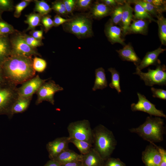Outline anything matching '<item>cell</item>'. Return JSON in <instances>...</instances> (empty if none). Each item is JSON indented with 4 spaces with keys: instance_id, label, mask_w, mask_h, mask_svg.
Returning <instances> with one entry per match:
<instances>
[{
    "instance_id": "obj_48",
    "label": "cell",
    "mask_w": 166,
    "mask_h": 166,
    "mask_svg": "<svg viewBox=\"0 0 166 166\" xmlns=\"http://www.w3.org/2000/svg\"><path fill=\"white\" fill-rule=\"evenodd\" d=\"M30 33L31 36L38 40L41 41L43 38V31L42 30H32Z\"/></svg>"
},
{
    "instance_id": "obj_3",
    "label": "cell",
    "mask_w": 166,
    "mask_h": 166,
    "mask_svg": "<svg viewBox=\"0 0 166 166\" xmlns=\"http://www.w3.org/2000/svg\"><path fill=\"white\" fill-rule=\"evenodd\" d=\"M164 120L160 117H147L145 121L137 128L129 129L132 133L138 134L144 140L154 143L163 140L164 127Z\"/></svg>"
},
{
    "instance_id": "obj_42",
    "label": "cell",
    "mask_w": 166,
    "mask_h": 166,
    "mask_svg": "<svg viewBox=\"0 0 166 166\" xmlns=\"http://www.w3.org/2000/svg\"><path fill=\"white\" fill-rule=\"evenodd\" d=\"M13 27L7 23L0 30V38L8 37V35L14 32Z\"/></svg>"
},
{
    "instance_id": "obj_10",
    "label": "cell",
    "mask_w": 166,
    "mask_h": 166,
    "mask_svg": "<svg viewBox=\"0 0 166 166\" xmlns=\"http://www.w3.org/2000/svg\"><path fill=\"white\" fill-rule=\"evenodd\" d=\"M11 54H16L27 56H39L36 49L29 45L24 41L21 35L18 36L10 40Z\"/></svg>"
},
{
    "instance_id": "obj_16",
    "label": "cell",
    "mask_w": 166,
    "mask_h": 166,
    "mask_svg": "<svg viewBox=\"0 0 166 166\" xmlns=\"http://www.w3.org/2000/svg\"><path fill=\"white\" fill-rule=\"evenodd\" d=\"M116 51L120 58L123 61L133 62L137 67L141 60L137 55L130 43L126 44L123 48Z\"/></svg>"
},
{
    "instance_id": "obj_28",
    "label": "cell",
    "mask_w": 166,
    "mask_h": 166,
    "mask_svg": "<svg viewBox=\"0 0 166 166\" xmlns=\"http://www.w3.org/2000/svg\"><path fill=\"white\" fill-rule=\"evenodd\" d=\"M127 1L130 4H138L140 5L152 16L157 18L159 15L162 14V13L153 6L144 0H127Z\"/></svg>"
},
{
    "instance_id": "obj_27",
    "label": "cell",
    "mask_w": 166,
    "mask_h": 166,
    "mask_svg": "<svg viewBox=\"0 0 166 166\" xmlns=\"http://www.w3.org/2000/svg\"><path fill=\"white\" fill-rule=\"evenodd\" d=\"M158 26V35L162 45H166V19L162 14L157 17Z\"/></svg>"
},
{
    "instance_id": "obj_26",
    "label": "cell",
    "mask_w": 166,
    "mask_h": 166,
    "mask_svg": "<svg viewBox=\"0 0 166 166\" xmlns=\"http://www.w3.org/2000/svg\"><path fill=\"white\" fill-rule=\"evenodd\" d=\"M26 18L25 21L28 26L26 31L34 30L37 26L42 25L41 24L42 17L38 13H32L26 15Z\"/></svg>"
},
{
    "instance_id": "obj_51",
    "label": "cell",
    "mask_w": 166,
    "mask_h": 166,
    "mask_svg": "<svg viewBox=\"0 0 166 166\" xmlns=\"http://www.w3.org/2000/svg\"><path fill=\"white\" fill-rule=\"evenodd\" d=\"M5 81L2 65L0 63V83L3 82Z\"/></svg>"
},
{
    "instance_id": "obj_32",
    "label": "cell",
    "mask_w": 166,
    "mask_h": 166,
    "mask_svg": "<svg viewBox=\"0 0 166 166\" xmlns=\"http://www.w3.org/2000/svg\"><path fill=\"white\" fill-rule=\"evenodd\" d=\"M108 71L111 73L112 76L111 81L109 85V86L112 89H115L119 93L121 92L120 85L119 73L114 68H109Z\"/></svg>"
},
{
    "instance_id": "obj_45",
    "label": "cell",
    "mask_w": 166,
    "mask_h": 166,
    "mask_svg": "<svg viewBox=\"0 0 166 166\" xmlns=\"http://www.w3.org/2000/svg\"><path fill=\"white\" fill-rule=\"evenodd\" d=\"M92 1L91 0H78L76 1V5L79 8L85 9L90 6Z\"/></svg>"
},
{
    "instance_id": "obj_2",
    "label": "cell",
    "mask_w": 166,
    "mask_h": 166,
    "mask_svg": "<svg viewBox=\"0 0 166 166\" xmlns=\"http://www.w3.org/2000/svg\"><path fill=\"white\" fill-rule=\"evenodd\" d=\"M93 130V148L105 161L115 149L117 140L112 132L103 125H98Z\"/></svg>"
},
{
    "instance_id": "obj_25",
    "label": "cell",
    "mask_w": 166,
    "mask_h": 166,
    "mask_svg": "<svg viewBox=\"0 0 166 166\" xmlns=\"http://www.w3.org/2000/svg\"><path fill=\"white\" fill-rule=\"evenodd\" d=\"M134 4L133 19L147 20L150 22H156V20L154 19L152 16L146 11L141 5L138 4Z\"/></svg>"
},
{
    "instance_id": "obj_5",
    "label": "cell",
    "mask_w": 166,
    "mask_h": 166,
    "mask_svg": "<svg viewBox=\"0 0 166 166\" xmlns=\"http://www.w3.org/2000/svg\"><path fill=\"white\" fill-rule=\"evenodd\" d=\"M18 97L17 86L6 81L0 83V115L9 117L11 107Z\"/></svg>"
},
{
    "instance_id": "obj_30",
    "label": "cell",
    "mask_w": 166,
    "mask_h": 166,
    "mask_svg": "<svg viewBox=\"0 0 166 166\" xmlns=\"http://www.w3.org/2000/svg\"><path fill=\"white\" fill-rule=\"evenodd\" d=\"M69 138V143L73 144L82 155L87 153L93 147V144L87 142Z\"/></svg>"
},
{
    "instance_id": "obj_9",
    "label": "cell",
    "mask_w": 166,
    "mask_h": 166,
    "mask_svg": "<svg viewBox=\"0 0 166 166\" xmlns=\"http://www.w3.org/2000/svg\"><path fill=\"white\" fill-rule=\"evenodd\" d=\"M138 101L136 103H133L131 105L133 111H140L152 116L166 118V115L162 110L157 109L155 105L151 103L143 95L137 93Z\"/></svg>"
},
{
    "instance_id": "obj_44",
    "label": "cell",
    "mask_w": 166,
    "mask_h": 166,
    "mask_svg": "<svg viewBox=\"0 0 166 166\" xmlns=\"http://www.w3.org/2000/svg\"><path fill=\"white\" fill-rule=\"evenodd\" d=\"M67 13H71L76 6V1L65 0L63 1Z\"/></svg>"
},
{
    "instance_id": "obj_12",
    "label": "cell",
    "mask_w": 166,
    "mask_h": 166,
    "mask_svg": "<svg viewBox=\"0 0 166 166\" xmlns=\"http://www.w3.org/2000/svg\"><path fill=\"white\" fill-rule=\"evenodd\" d=\"M142 160L145 166H159L161 156L157 146L150 143L142 152Z\"/></svg>"
},
{
    "instance_id": "obj_19",
    "label": "cell",
    "mask_w": 166,
    "mask_h": 166,
    "mask_svg": "<svg viewBox=\"0 0 166 166\" xmlns=\"http://www.w3.org/2000/svg\"><path fill=\"white\" fill-rule=\"evenodd\" d=\"M32 98L18 96L11 107L8 118H11L15 114L25 112L28 108Z\"/></svg>"
},
{
    "instance_id": "obj_14",
    "label": "cell",
    "mask_w": 166,
    "mask_h": 166,
    "mask_svg": "<svg viewBox=\"0 0 166 166\" xmlns=\"http://www.w3.org/2000/svg\"><path fill=\"white\" fill-rule=\"evenodd\" d=\"M105 32L108 40L112 44L118 43L124 46L126 45L121 26L114 25L109 20L106 24Z\"/></svg>"
},
{
    "instance_id": "obj_53",
    "label": "cell",
    "mask_w": 166,
    "mask_h": 166,
    "mask_svg": "<svg viewBox=\"0 0 166 166\" xmlns=\"http://www.w3.org/2000/svg\"><path fill=\"white\" fill-rule=\"evenodd\" d=\"M3 12L0 10V18H1L2 14Z\"/></svg>"
},
{
    "instance_id": "obj_24",
    "label": "cell",
    "mask_w": 166,
    "mask_h": 166,
    "mask_svg": "<svg viewBox=\"0 0 166 166\" xmlns=\"http://www.w3.org/2000/svg\"><path fill=\"white\" fill-rule=\"evenodd\" d=\"M11 55V47L8 36L0 38V63Z\"/></svg>"
},
{
    "instance_id": "obj_8",
    "label": "cell",
    "mask_w": 166,
    "mask_h": 166,
    "mask_svg": "<svg viewBox=\"0 0 166 166\" xmlns=\"http://www.w3.org/2000/svg\"><path fill=\"white\" fill-rule=\"evenodd\" d=\"M63 90L62 87L56 84L53 80L45 81L41 85L36 93L37 98L36 105H38L43 101H47L54 105L55 94Z\"/></svg>"
},
{
    "instance_id": "obj_22",
    "label": "cell",
    "mask_w": 166,
    "mask_h": 166,
    "mask_svg": "<svg viewBox=\"0 0 166 166\" xmlns=\"http://www.w3.org/2000/svg\"><path fill=\"white\" fill-rule=\"evenodd\" d=\"M101 2L96 3L91 10L92 15L96 18L101 19L110 15L112 11L113 8Z\"/></svg>"
},
{
    "instance_id": "obj_52",
    "label": "cell",
    "mask_w": 166,
    "mask_h": 166,
    "mask_svg": "<svg viewBox=\"0 0 166 166\" xmlns=\"http://www.w3.org/2000/svg\"><path fill=\"white\" fill-rule=\"evenodd\" d=\"M7 23L6 22L2 20L1 18H0V30Z\"/></svg>"
},
{
    "instance_id": "obj_43",
    "label": "cell",
    "mask_w": 166,
    "mask_h": 166,
    "mask_svg": "<svg viewBox=\"0 0 166 166\" xmlns=\"http://www.w3.org/2000/svg\"><path fill=\"white\" fill-rule=\"evenodd\" d=\"M125 1L121 0H103L101 2L113 9L118 5L124 4Z\"/></svg>"
},
{
    "instance_id": "obj_50",
    "label": "cell",
    "mask_w": 166,
    "mask_h": 166,
    "mask_svg": "<svg viewBox=\"0 0 166 166\" xmlns=\"http://www.w3.org/2000/svg\"><path fill=\"white\" fill-rule=\"evenodd\" d=\"M43 166H61V165L60 163L54 160L50 159Z\"/></svg>"
},
{
    "instance_id": "obj_35",
    "label": "cell",
    "mask_w": 166,
    "mask_h": 166,
    "mask_svg": "<svg viewBox=\"0 0 166 166\" xmlns=\"http://www.w3.org/2000/svg\"><path fill=\"white\" fill-rule=\"evenodd\" d=\"M31 2V0H23L17 4L15 6L14 17L16 18H19L22 11L29 5Z\"/></svg>"
},
{
    "instance_id": "obj_36",
    "label": "cell",
    "mask_w": 166,
    "mask_h": 166,
    "mask_svg": "<svg viewBox=\"0 0 166 166\" xmlns=\"http://www.w3.org/2000/svg\"><path fill=\"white\" fill-rule=\"evenodd\" d=\"M155 7L162 13L166 11V1L163 0H144Z\"/></svg>"
},
{
    "instance_id": "obj_47",
    "label": "cell",
    "mask_w": 166,
    "mask_h": 166,
    "mask_svg": "<svg viewBox=\"0 0 166 166\" xmlns=\"http://www.w3.org/2000/svg\"><path fill=\"white\" fill-rule=\"evenodd\" d=\"M161 156V160L159 166H166V151L162 147L157 146Z\"/></svg>"
},
{
    "instance_id": "obj_21",
    "label": "cell",
    "mask_w": 166,
    "mask_h": 166,
    "mask_svg": "<svg viewBox=\"0 0 166 166\" xmlns=\"http://www.w3.org/2000/svg\"><path fill=\"white\" fill-rule=\"evenodd\" d=\"M130 24L128 34H140L144 35L148 33V25L150 22L147 20H134Z\"/></svg>"
},
{
    "instance_id": "obj_49",
    "label": "cell",
    "mask_w": 166,
    "mask_h": 166,
    "mask_svg": "<svg viewBox=\"0 0 166 166\" xmlns=\"http://www.w3.org/2000/svg\"><path fill=\"white\" fill-rule=\"evenodd\" d=\"M61 166H82L81 161H73L61 164Z\"/></svg>"
},
{
    "instance_id": "obj_37",
    "label": "cell",
    "mask_w": 166,
    "mask_h": 166,
    "mask_svg": "<svg viewBox=\"0 0 166 166\" xmlns=\"http://www.w3.org/2000/svg\"><path fill=\"white\" fill-rule=\"evenodd\" d=\"M51 8L58 14L61 15H64L67 12L63 1H57L52 4Z\"/></svg>"
},
{
    "instance_id": "obj_1",
    "label": "cell",
    "mask_w": 166,
    "mask_h": 166,
    "mask_svg": "<svg viewBox=\"0 0 166 166\" xmlns=\"http://www.w3.org/2000/svg\"><path fill=\"white\" fill-rule=\"evenodd\" d=\"M1 65L5 81L17 86L36 75L32 57L11 54Z\"/></svg>"
},
{
    "instance_id": "obj_13",
    "label": "cell",
    "mask_w": 166,
    "mask_h": 166,
    "mask_svg": "<svg viewBox=\"0 0 166 166\" xmlns=\"http://www.w3.org/2000/svg\"><path fill=\"white\" fill-rule=\"evenodd\" d=\"M69 137H58L48 142L46 145L50 159H53L64 151L69 148Z\"/></svg>"
},
{
    "instance_id": "obj_23",
    "label": "cell",
    "mask_w": 166,
    "mask_h": 166,
    "mask_svg": "<svg viewBox=\"0 0 166 166\" xmlns=\"http://www.w3.org/2000/svg\"><path fill=\"white\" fill-rule=\"evenodd\" d=\"M95 79L93 88V91L98 89H103L108 86L107 81L104 69L100 67L95 70Z\"/></svg>"
},
{
    "instance_id": "obj_4",
    "label": "cell",
    "mask_w": 166,
    "mask_h": 166,
    "mask_svg": "<svg viewBox=\"0 0 166 166\" xmlns=\"http://www.w3.org/2000/svg\"><path fill=\"white\" fill-rule=\"evenodd\" d=\"M65 23L66 31L78 38H88L93 34L92 22L87 16H77Z\"/></svg>"
},
{
    "instance_id": "obj_34",
    "label": "cell",
    "mask_w": 166,
    "mask_h": 166,
    "mask_svg": "<svg viewBox=\"0 0 166 166\" xmlns=\"http://www.w3.org/2000/svg\"><path fill=\"white\" fill-rule=\"evenodd\" d=\"M21 36L25 42L33 48L36 49L43 45L41 41L35 38L31 35L25 34Z\"/></svg>"
},
{
    "instance_id": "obj_15",
    "label": "cell",
    "mask_w": 166,
    "mask_h": 166,
    "mask_svg": "<svg viewBox=\"0 0 166 166\" xmlns=\"http://www.w3.org/2000/svg\"><path fill=\"white\" fill-rule=\"evenodd\" d=\"M165 50V49L160 47L153 51L147 52L136 69L141 71L150 65H157L160 64V61L158 59V57L160 54Z\"/></svg>"
},
{
    "instance_id": "obj_40",
    "label": "cell",
    "mask_w": 166,
    "mask_h": 166,
    "mask_svg": "<svg viewBox=\"0 0 166 166\" xmlns=\"http://www.w3.org/2000/svg\"><path fill=\"white\" fill-rule=\"evenodd\" d=\"M13 9V2L10 0H0V10L3 11H11Z\"/></svg>"
},
{
    "instance_id": "obj_39",
    "label": "cell",
    "mask_w": 166,
    "mask_h": 166,
    "mask_svg": "<svg viewBox=\"0 0 166 166\" xmlns=\"http://www.w3.org/2000/svg\"><path fill=\"white\" fill-rule=\"evenodd\" d=\"M104 166H126L119 158L109 157L105 161Z\"/></svg>"
},
{
    "instance_id": "obj_31",
    "label": "cell",
    "mask_w": 166,
    "mask_h": 166,
    "mask_svg": "<svg viewBox=\"0 0 166 166\" xmlns=\"http://www.w3.org/2000/svg\"><path fill=\"white\" fill-rule=\"evenodd\" d=\"M35 3L34 11L42 16L46 15L51 11L50 6L44 0H34Z\"/></svg>"
},
{
    "instance_id": "obj_38",
    "label": "cell",
    "mask_w": 166,
    "mask_h": 166,
    "mask_svg": "<svg viewBox=\"0 0 166 166\" xmlns=\"http://www.w3.org/2000/svg\"><path fill=\"white\" fill-rule=\"evenodd\" d=\"M41 22L44 27L45 32H47L53 26V21L49 15L42 16Z\"/></svg>"
},
{
    "instance_id": "obj_11",
    "label": "cell",
    "mask_w": 166,
    "mask_h": 166,
    "mask_svg": "<svg viewBox=\"0 0 166 166\" xmlns=\"http://www.w3.org/2000/svg\"><path fill=\"white\" fill-rule=\"evenodd\" d=\"M49 79H43L38 75H35L18 88V96L32 97L33 94L36 93L41 85Z\"/></svg>"
},
{
    "instance_id": "obj_18",
    "label": "cell",
    "mask_w": 166,
    "mask_h": 166,
    "mask_svg": "<svg viewBox=\"0 0 166 166\" xmlns=\"http://www.w3.org/2000/svg\"><path fill=\"white\" fill-rule=\"evenodd\" d=\"M133 9L131 6L130 4L125 0L124 5L121 26L124 36L128 34L129 27L133 19Z\"/></svg>"
},
{
    "instance_id": "obj_29",
    "label": "cell",
    "mask_w": 166,
    "mask_h": 166,
    "mask_svg": "<svg viewBox=\"0 0 166 166\" xmlns=\"http://www.w3.org/2000/svg\"><path fill=\"white\" fill-rule=\"evenodd\" d=\"M124 5V4L119 5L113 9L109 21L114 25L121 26Z\"/></svg>"
},
{
    "instance_id": "obj_33",
    "label": "cell",
    "mask_w": 166,
    "mask_h": 166,
    "mask_svg": "<svg viewBox=\"0 0 166 166\" xmlns=\"http://www.w3.org/2000/svg\"><path fill=\"white\" fill-rule=\"evenodd\" d=\"M47 64L44 59L37 57L33 59V66L36 72L41 73L46 69Z\"/></svg>"
},
{
    "instance_id": "obj_46",
    "label": "cell",
    "mask_w": 166,
    "mask_h": 166,
    "mask_svg": "<svg viewBox=\"0 0 166 166\" xmlns=\"http://www.w3.org/2000/svg\"><path fill=\"white\" fill-rule=\"evenodd\" d=\"M70 19H65L61 17L59 15H56L53 20V26H57L59 25L65 23L69 21Z\"/></svg>"
},
{
    "instance_id": "obj_17",
    "label": "cell",
    "mask_w": 166,
    "mask_h": 166,
    "mask_svg": "<svg viewBox=\"0 0 166 166\" xmlns=\"http://www.w3.org/2000/svg\"><path fill=\"white\" fill-rule=\"evenodd\" d=\"M82 166H104L105 160L93 147L89 151L82 155Z\"/></svg>"
},
{
    "instance_id": "obj_7",
    "label": "cell",
    "mask_w": 166,
    "mask_h": 166,
    "mask_svg": "<svg viewBox=\"0 0 166 166\" xmlns=\"http://www.w3.org/2000/svg\"><path fill=\"white\" fill-rule=\"evenodd\" d=\"M138 75L143 80L146 85L152 86L154 85H166V68L165 65H158L155 69H148V72L144 73L136 69V72L133 73Z\"/></svg>"
},
{
    "instance_id": "obj_20",
    "label": "cell",
    "mask_w": 166,
    "mask_h": 166,
    "mask_svg": "<svg viewBox=\"0 0 166 166\" xmlns=\"http://www.w3.org/2000/svg\"><path fill=\"white\" fill-rule=\"evenodd\" d=\"M82 155L79 154L69 148L64 151L53 160L61 164L76 161H81Z\"/></svg>"
},
{
    "instance_id": "obj_41",
    "label": "cell",
    "mask_w": 166,
    "mask_h": 166,
    "mask_svg": "<svg viewBox=\"0 0 166 166\" xmlns=\"http://www.w3.org/2000/svg\"><path fill=\"white\" fill-rule=\"evenodd\" d=\"M151 91L154 97L158 98L164 100H166V91L160 89H156L152 87Z\"/></svg>"
},
{
    "instance_id": "obj_6",
    "label": "cell",
    "mask_w": 166,
    "mask_h": 166,
    "mask_svg": "<svg viewBox=\"0 0 166 166\" xmlns=\"http://www.w3.org/2000/svg\"><path fill=\"white\" fill-rule=\"evenodd\" d=\"M67 128L69 137L85 141L93 144V130L88 120H83L71 122Z\"/></svg>"
}]
</instances>
